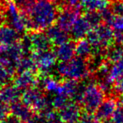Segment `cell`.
Here are the masks:
<instances>
[{
    "mask_svg": "<svg viewBox=\"0 0 123 123\" xmlns=\"http://www.w3.org/2000/svg\"><path fill=\"white\" fill-rule=\"evenodd\" d=\"M111 119V123H123V105L117 108Z\"/></svg>",
    "mask_w": 123,
    "mask_h": 123,
    "instance_id": "836d02e7",
    "label": "cell"
},
{
    "mask_svg": "<svg viewBox=\"0 0 123 123\" xmlns=\"http://www.w3.org/2000/svg\"><path fill=\"white\" fill-rule=\"evenodd\" d=\"M123 76V57L120 59L119 61L116 62L112 63V66L110 69L109 75H108V79L111 80L112 83L116 82V80L121 78Z\"/></svg>",
    "mask_w": 123,
    "mask_h": 123,
    "instance_id": "603a6c76",
    "label": "cell"
},
{
    "mask_svg": "<svg viewBox=\"0 0 123 123\" xmlns=\"http://www.w3.org/2000/svg\"><path fill=\"white\" fill-rule=\"evenodd\" d=\"M46 34L51 41L53 46H59L69 41V36L67 31L60 28L57 25H52L46 30Z\"/></svg>",
    "mask_w": 123,
    "mask_h": 123,
    "instance_id": "9a60e30c",
    "label": "cell"
},
{
    "mask_svg": "<svg viewBox=\"0 0 123 123\" xmlns=\"http://www.w3.org/2000/svg\"><path fill=\"white\" fill-rule=\"evenodd\" d=\"M79 15H80V10L72 9H62L56 19V25L63 31L69 32Z\"/></svg>",
    "mask_w": 123,
    "mask_h": 123,
    "instance_id": "ba28073f",
    "label": "cell"
},
{
    "mask_svg": "<svg viewBox=\"0 0 123 123\" xmlns=\"http://www.w3.org/2000/svg\"><path fill=\"white\" fill-rule=\"evenodd\" d=\"M24 121H21L19 119L15 117L13 115H10L9 117H7L5 120H4V123H22Z\"/></svg>",
    "mask_w": 123,
    "mask_h": 123,
    "instance_id": "8d00e7d4",
    "label": "cell"
},
{
    "mask_svg": "<svg viewBox=\"0 0 123 123\" xmlns=\"http://www.w3.org/2000/svg\"><path fill=\"white\" fill-rule=\"evenodd\" d=\"M15 75V71L0 63V87L11 84Z\"/></svg>",
    "mask_w": 123,
    "mask_h": 123,
    "instance_id": "7402d4cb",
    "label": "cell"
},
{
    "mask_svg": "<svg viewBox=\"0 0 123 123\" xmlns=\"http://www.w3.org/2000/svg\"><path fill=\"white\" fill-rule=\"evenodd\" d=\"M80 122L79 123H99V121L95 115L93 113L89 112H84L82 113L80 117Z\"/></svg>",
    "mask_w": 123,
    "mask_h": 123,
    "instance_id": "4dcf8cb0",
    "label": "cell"
},
{
    "mask_svg": "<svg viewBox=\"0 0 123 123\" xmlns=\"http://www.w3.org/2000/svg\"><path fill=\"white\" fill-rule=\"evenodd\" d=\"M109 8L116 15H123V0H111Z\"/></svg>",
    "mask_w": 123,
    "mask_h": 123,
    "instance_id": "83f0119b",
    "label": "cell"
},
{
    "mask_svg": "<svg viewBox=\"0 0 123 123\" xmlns=\"http://www.w3.org/2000/svg\"><path fill=\"white\" fill-rule=\"evenodd\" d=\"M5 22V18H4V14L3 11H0V26Z\"/></svg>",
    "mask_w": 123,
    "mask_h": 123,
    "instance_id": "f35d334b",
    "label": "cell"
},
{
    "mask_svg": "<svg viewBox=\"0 0 123 123\" xmlns=\"http://www.w3.org/2000/svg\"><path fill=\"white\" fill-rule=\"evenodd\" d=\"M60 118L66 123L77 122L81 117V108L79 104L74 102H68L64 106L58 110Z\"/></svg>",
    "mask_w": 123,
    "mask_h": 123,
    "instance_id": "9c48e42d",
    "label": "cell"
},
{
    "mask_svg": "<svg viewBox=\"0 0 123 123\" xmlns=\"http://www.w3.org/2000/svg\"><path fill=\"white\" fill-rule=\"evenodd\" d=\"M105 93L95 82H91L87 85L83 98L82 106L86 112L94 113L105 99Z\"/></svg>",
    "mask_w": 123,
    "mask_h": 123,
    "instance_id": "277c9868",
    "label": "cell"
},
{
    "mask_svg": "<svg viewBox=\"0 0 123 123\" xmlns=\"http://www.w3.org/2000/svg\"><path fill=\"white\" fill-rule=\"evenodd\" d=\"M24 56V51L19 42L10 46L0 45V63L14 70L16 74L18 63Z\"/></svg>",
    "mask_w": 123,
    "mask_h": 123,
    "instance_id": "5b68a950",
    "label": "cell"
},
{
    "mask_svg": "<svg viewBox=\"0 0 123 123\" xmlns=\"http://www.w3.org/2000/svg\"><path fill=\"white\" fill-rule=\"evenodd\" d=\"M75 53L78 56L87 60L92 56L93 47L88 40H79L75 46Z\"/></svg>",
    "mask_w": 123,
    "mask_h": 123,
    "instance_id": "ffe728a7",
    "label": "cell"
},
{
    "mask_svg": "<svg viewBox=\"0 0 123 123\" xmlns=\"http://www.w3.org/2000/svg\"><path fill=\"white\" fill-rule=\"evenodd\" d=\"M74 123H79V122H78V121H77V122H74Z\"/></svg>",
    "mask_w": 123,
    "mask_h": 123,
    "instance_id": "ee69618b",
    "label": "cell"
},
{
    "mask_svg": "<svg viewBox=\"0 0 123 123\" xmlns=\"http://www.w3.org/2000/svg\"><path fill=\"white\" fill-rule=\"evenodd\" d=\"M31 55L35 59L40 75H52L51 72L53 71V68L57 60L54 51L50 49L43 51L33 52Z\"/></svg>",
    "mask_w": 123,
    "mask_h": 123,
    "instance_id": "8992f818",
    "label": "cell"
},
{
    "mask_svg": "<svg viewBox=\"0 0 123 123\" xmlns=\"http://www.w3.org/2000/svg\"><path fill=\"white\" fill-rule=\"evenodd\" d=\"M113 94H114V96H116V94L119 96L123 95V76L115 82Z\"/></svg>",
    "mask_w": 123,
    "mask_h": 123,
    "instance_id": "d6a6232c",
    "label": "cell"
},
{
    "mask_svg": "<svg viewBox=\"0 0 123 123\" xmlns=\"http://www.w3.org/2000/svg\"><path fill=\"white\" fill-rule=\"evenodd\" d=\"M68 99H69V98L64 94H53V95L51 94V101L53 109L60 110L62 106H64L68 102Z\"/></svg>",
    "mask_w": 123,
    "mask_h": 123,
    "instance_id": "484cf974",
    "label": "cell"
},
{
    "mask_svg": "<svg viewBox=\"0 0 123 123\" xmlns=\"http://www.w3.org/2000/svg\"><path fill=\"white\" fill-rule=\"evenodd\" d=\"M62 9H72L80 10L81 8V0H63L61 6Z\"/></svg>",
    "mask_w": 123,
    "mask_h": 123,
    "instance_id": "f1b7e54d",
    "label": "cell"
},
{
    "mask_svg": "<svg viewBox=\"0 0 123 123\" xmlns=\"http://www.w3.org/2000/svg\"><path fill=\"white\" fill-rule=\"evenodd\" d=\"M108 25H110L114 31H123V15H114L112 16Z\"/></svg>",
    "mask_w": 123,
    "mask_h": 123,
    "instance_id": "4316f807",
    "label": "cell"
},
{
    "mask_svg": "<svg viewBox=\"0 0 123 123\" xmlns=\"http://www.w3.org/2000/svg\"><path fill=\"white\" fill-rule=\"evenodd\" d=\"M61 8L50 0H36L26 13L28 17L27 31H43L54 25Z\"/></svg>",
    "mask_w": 123,
    "mask_h": 123,
    "instance_id": "6da1fadb",
    "label": "cell"
},
{
    "mask_svg": "<svg viewBox=\"0 0 123 123\" xmlns=\"http://www.w3.org/2000/svg\"><path fill=\"white\" fill-rule=\"evenodd\" d=\"M3 13L4 14L5 21L11 27L16 30L20 34L24 31H27V14L23 12L15 3L13 1L5 3Z\"/></svg>",
    "mask_w": 123,
    "mask_h": 123,
    "instance_id": "3957f363",
    "label": "cell"
},
{
    "mask_svg": "<svg viewBox=\"0 0 123 123\" xmlns=\"http://www.w3.org/2000/svg\"><path fill=\"white\" fill-rule=\"evenodd\" d=\"M92 27L85 19V17H80L79 16L75 23L73 25L72 29L70 30V37L74 41H79V40L84 39L86 37L88 33L91 31Z\"/></svg>",
    "mask_w": 123,
    "mask_h": 123,
    "instance_id": "4fadbf2b",
    "label": "cell"
},
{
    "mask_svg": "<svg viewBox=\"0 0 123 123\" xmlns=\"http://www.w3.org/2000/svg\"><path fill=\"white\" fill-rule=\"evenodd\" d=\"M114 43L115 44L123 45V31H114Z\"/></svg>",
    "mask_w": 123,
    "mask_h": 123,
    "instance_id": "d590c367",
    "label": "cell"
},
{
    "mask_svg": "<svg viewBox=\"0 0 123 123\" xmlns=\"http://www.w3.org/2000/svg\"><path fill=\"white\" fill-rule=\"evenodd\" d=\"M17 74L24 71H33L36 72L37 67L35 62V59L33 58L32 55H25L20 60L17 65Z\"/></svg>",
    "mask_w": 123,
    "mask_h": 123,
    "instance_id": "44dd1931",
    "label": "cell"
},
{
    "mask_svg": "<svg viewBox=\"0 0 123 123\" xmlns=\"http://www.w3.org/2000/svg\"><path fill=\"white\" fill-rule=\"evenodd\" d=\"M120 104H121V105H123V95L120 96Z\"/></svg>",
    "mask_w": 123,
    "mask_h": 123,
    "instance_id": "ab89813d",
    "label": "cell"
},
{
    "mask_svg": "<svg viewBox=\"0 0 123 123\" xmlns=\"http://www.w3.org/2000/svg\"><path fill=\"white\" fill-rule=\"evenodd\" d=\"M11 115L10 105L0 100V121H4Z\"/></svg>",
    "mask_w": 123,
    "mask_h": 123,
    "instance_id": "1f68e13d",
    "label": "cell"
},
{
    "mask_svg": "<svg viewBox=\"0 0 123 123\" xmlns=\"http://www.w3.org/2000/svg\"><path fill=\"white\" fill-rule=\"evenodd\" d=\"M76 44L74 41H67V42L56 46L55 49L56 59L59 62H68L74 58L75 53Z\"/></svg>",
    "mask_w": 123,
    "mask_h": 123,
    "instance_id": "e0dca14e",
    "label": "cell"
},
{
    "mask_svg": "<svg viewBox=\"0 0 123 123\" xmlns=\"http://www.w3.org/2000/svg\"><path fill=\"white\" fill-rule=\"evenodd\" d=\"M2 1L4 3H8V2H9V1H13V0H2Z\"/></svg>",
    "mask_w": 123,
    "mask_h": 123,
    "instance_id": "60d3db41",
    "label": "cell"
},
{
    "mask_svg": "<svg viewBox=\"0 0 123 123\" xmlns=\"http://www.w3.org/2000/svg\"><path fill=\"white\" fill-rule=\"evenodd\" d=\"M10 109L11 115L17 117L21 121L27 123L35 113V111L30 106H28L22 101L21 102L18 101V102L10 105Z\"/></svg>",
    "mask_w": 123,
    "mask_h": 123,
    "instance_id": "2e32d148",
    "label": "cell"
},
{
    "mask_svg": "<svg viewBox=\"0 0 123 123\" xmlns=\"http://www.w3.org/2000/svg\"><path fill=\"white\" fill-rule=\"evenodd\" d=\"M62 84L63 94L70 99H74L79 89V81L74 79H64Z\"/></svg>",
    "mask_w": 123,
    "mask_h": 123,
    "instance_id": "cb8c5ba5",
    "label": "cell"
},
{
    "mask_svg": "<svg viewBox=\"0 0 123 123\" xmlns=\"http://www.w3.org/2000/svg\"><path fill=\"white\" fill-rule=\"evenodd\" d=\"M14 84L20 90H25L32 87H37L38 74L33 71H24L14 76Z\"/></svg>",
    "mask_w": 123,
    "mask_h": 123,
    "instance_id": "30bf717a",
    "label": "cell"
},
{
    "mask_svg": "<svg viewBox=\"0 0 123 123\" xmlns=\"http://www.w3.org/2000/svg\"><path fill=\"white\" fill-rule=\"evenodd\" d=\"M116 110H117V101L116 96L111 95L103 100L100 105L95 111L94 115L99 121L104 122V121H108L112 118Z\"/></svg>",
    "mask_w": 123,
    "mask_h": 123,
    "instance_id": "52a82bcc",
    "label": "cell"
},
{
    "mask_svg": "<svg viewBox=\"0 0 123 123\" xmlns=\"http://www.w3.org/2000/svg\"><path fill=\"white\" fill-rule=\"evenodd\" d=\"M29 35L31 37L33 52H38V51L51 49V46L53 45L46 33L42 32L41 31H36L29 32Z\"/></svg>",
    "mask_w": 123,
    "mask_h": 123,
    "instance_id": "8fae6325",
    "label": "cell"
},
{
    "mask_svg": "<svg viewBox=\"0 0 123 123\" xmlns=\"http://www.w3.org/2000/svg\"><path fill=\"white\" fill-rule=\"evenodd\" d=\"M58 76L64 79L83 80L90 75L87 60L82 57H74L68 62H60L56 68Z\"/></svg>",
    "mask_w": 123,
    "mask_h": 123,
    "instance_id": "7a4b0ae2",
    "label": "cell"
},
{
    "mask_svg": "<svg viewBox=\"0 0 123 123\" xmlns=\"http://www.w3.org/2000/svg\"><path fill=\"white\" fill-rule=\"evenodd\" d=\"M36 0H14V3L17 4V6L26 14L30 10L33 4L36 3Z\"/></svg>",
    "mask_w": 123,
    "mask_h": 123,
    "instance_id": "f546056e",
    "label": "cell"
},
{
    "mask_svg": "<svg viewBox=\"0 0 123 123\" xmlns=\"http://www.w3.org/2000/svg\"><path fill=\"white\" fill-rule=\"evenodd\" d=\"M46 119L42 113L35 112L28 123H46Z\"/></svg>",
    "mask_w": 123,
    "mask_h": 123,
    "instance_id": "e575fe53",
    "label": "cell"
},
{
    "mask_svg": "<svg viewBox=\"0 0 123 123\" xmlns=\"http://www.w3.org/2000/svg\"><path fill=\"white\" fill-rule=\"evenodd\" d=\"M20 39V33L11 27L9 25L3 24L0 26V45L10 46L19 42Z\"/></svg>",
    "mask_w": 123,
    "mask_h": 123,
    "instance_id": "5bb4252c",
    "label": "cell"
},
{
    "mask_svg": "<svg viewBox=\"0 0 123 123\" xmlns=\"http://www.w3.org/2000/svg\"><path fill=\"white\" fill-rule=\"evenodd\" d=\"M46 121H47L46 123H66L65 121H63L61 118H60V116L58 114L56 115V116H53V117L50 118V119H47Z\"/></svg>",
    "mask_w": 123,
    "mask_h": 123,
    "instance_id": "74e56055",
    "label": "cell"
},
{
    "mask_svg": "<svg viewBox=\"0 0 123 123\" xmlns=\"http://www.w3.org/2000/svg\"><path fill=\"white\" fill-rule=\"evenodd\" d=\"M22 92L14 84H9L0 87V100L8 105H12L21 99Z\"/></svg>",
    "mask_w": 123,
    "mask_h": 123,
    "instance_id": "7c38bea8",
    "label": "cell"
},
{
    "mask_svg": "<svg viewBox=\"0 0 123 123\" xmlns=\"http://www.w3.org/2000/svg\"><path fill=\"white\" fill-rule=\"evenodd\" d=\"M103 123H109V122H108V121H104Z\"/></svg>",
    "mask_w": 123,
    "mask_h": 123,
    "instance_id": "7bdbcfd3",
    "label": "cell"
},
{
    "mask_svg": "<svg viewBox=\"0 0 123 123\" xmlns=\"http://www.w3.org/2000/svg\"><path fill=\"white\" fill-rule=\"evenodd\" d=\"M105 58L111 63H114L123 57V45L115 44L109 46L105 51Z\"/></svg>",
    "mask_w": 123,
    "mask_h": 123,
    "instance_id": "d6986e66",
    "label": "cell"
},
{
    "mask_svg": "<svg viewBox=\"0 0 123 123\" xmlns=\"http://www.w3.org/2000/svg\"><path fill=\"white\" fill-rule=\"evenodd\" d=\"M0 123H4V121H0Z\"/></svg>",
    "mask_w": 123,
    "mask_h": 123,
    "instance_id": "b9f144b4",
    "label": "cell"
},
{
    "mask_svg": "<svg viewBox=\"0 0 123 123\" xmlns=\"http://www.w3.org/2000/svg\"><path fill=\"white\" fill-rule=\"evenodd\" d=\"M111 0H81V8L85 12L100 11L107 9Z\"/></svg>",
    "mask_w": 123,
    "mask_h": 123,
    "instance_id": "ac0fdd59",
    "label": "cell"
},
{
    "mask_svg": "<svg viewBox=\"0 0 123 123\" xmlns=\"http://www.w3.org/2000/svg\"><path fill=\"white\" fill-rule=\"evenodd\" d=\"M84 17L88 20V22L89 23V25H91V27L95 28L98 25H99L100 24H102L103 19L101 13L99 11H90V12H86V14H84Z\"/></svg>",
    "mask_w": 123,
    "mask_h": 123,
    "instance_id": "d4e9b609",
    "label": "cell"
}]
</instances>
